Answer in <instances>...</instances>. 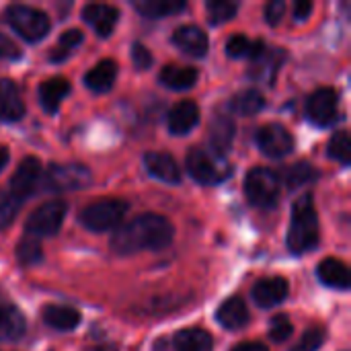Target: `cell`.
I'll list each match as a JSON object with an SVG mask.
<instances>
[{
  "label": "cell",
  "instance_id": "6da1fadb",
  "mask_svg": "<svg viewBox=\"0 0 351 351\" xmlns=\"http://www.w3.org/2000/svg\"><path fill=\"white\" fill-rule=\"evenodd\" d=\"M173 224L160 214H142L128 224L115 228L111 249L117 255H134L140 251H162L173 243Z\"/></svg>",
  "mask_w": 351,
  "mask_h": 351
},
{
  "label": "cell",
  "instance_id": "7a4b0ae2",
  "mask_svg": "<svg viewBox=\"0 0 351 351\" xmlns=\"http://www.w3.org/2000/svg\"><path fill=\"white\" fill-rule=\"evenodd\" d=\"M319 237H321L319 234V216L315 210L313 195L306 193V195L298 197L292 208V222H290L286 243L294 255H302L317 247Z\"/></svg>",
  "mask_w": 351,
  "mask_h": 351
},
{
  "label": "cell",
  "instance_id": "3957f363",
  "mask_svg": "<svg viewBox=\"0 0 351 351\" xmlns=\"http://www.w3.org/2000/svg\"><path fill=\"white\" fill-rule=\"evenodd\" d=\"M187 173L193 181L202 185H220L232 175V167L224 154H218L212 148L193 146L187 152Z\"/></svg>",
  "mask_w": 351,
  "mask_h": 351
},
{
  "label": "cell",
  "instance_id": "277c9868",
  "mask_svg": "<svg viewBox=\"0 0 351 351\" xmlns=\"http://www.w3.org/2000/svg\"><path fill=\"white\" fill-rule=\"evenodd\" d=\"M4 16H6V23L12 27V31L29 43L41 41L49 33V27H51L49 16L43 10L27 6V4H10Z\"/></svg>",
  "mask_w": 351,
  "mask_h": 351
},
{
  "label": "cell",
  "instance_id": "5b68a950",
  "mask_svg": "<svg viewBox=\"0 0 351 351\" xmlns=\"http://www.w3.org/2000/svg\"><path fill=\"white\" fill-rule=\"evenodd\" d=\"M282 191V181L280 177L265 169V167H255L247 173L245 177V195L251 206L269 210L278 204Z\"/></svg>",
  "mask_w": 351,
  "mask_h": 351
},
{
  "label": "cell",
  "instance_id": "8992f818",
  "mask_svg": "<svg viewBox=\"0 0 351 351\" xmlns=\"http://www.w3.org/2000/svg\"><path fill=\"white\" fill-rule=\"evenodd\" d=\"M128 212V204L121 199H101L88 204L78 214L80 224L90 232H109L121 226V220Z\"/></svg>",
  "mask_w": 351,
  "mask_h": 351
},
{
  "label": "cell",
  "instance_id": "52a82bcc",
  "mask_svg": "<svg viewBox=\"0 0 351 351\" xmlns=\"http://www.w3.org/2000/svg\"><path fill=\"white\" fill-rule=\"evenodd\" d=\"M66 212H68V206L64 199H49V202L41 204L27 218V224H25L27 234L35 237V239L53 237L60 230V226L66 218Z\"/></svg>",
  "mask_w": 351,
  "mask_h": 351
},
{
  "label": "cell",
  "instance_id": "ba28073f",
  "mask_svg": "<svg viewBox=\"0 0 351 351\" xmlns=\"http://www.w3.org/2000/svg\"><path fill=\"white\" fill-rule=\"evenodd\" d=\"M306 115L319 128H331L339 119V99L333 88H319L306 101Z\"/></svg>",
  "mask_w": 351,
  "mask_h": 351
},
{
  "label": "cell",
  "instance_id": "9c48e42d",
  "mask_svg": "<svg viewBox=\"0 0 351 351\" xmlns=\"http://www.w3.org/2000/svg\"><path fill=\"white\" fill-rule=\"evenodd\" d=\"M43 181L49 191H74L90 183V173L82 165H51Z\"/></svg>",
  "mask_w": 351,
  "mask_h": 351
},
{
  "label": "cell",
  "instance_id": "30bf717a",
  "mask_svg": "<svg viewBox=\"0 0 351 351\" xmlns=\"http://www.w3.org/2000/svg\"><path fill=\"white\" fill-rule=\"evenodd\" d=\"M257 146L269 158H284L294 150V138L284 125L267 123L257 132Z\"/></svg>",
  "mask_w": 351,
  "mask_h": 351
},
{
  "label": "cell",
  "instance_id": "8fae6325",
  "mask_svg": "<svg viewBox=\"0 0 351 351\" xmlns=\"http://www.w3.org/2000/svg\"><path fill=\"white\" fill-rule=\"evenodd\" d=\"M39 183H41V162L35 156H27L21 160L19 169L10 179V193L19 202H23L39 189Z\"/></svg>",
  "mask_w": 351,
  "mask_h": 351
},
{
  "label": "cell",
  "instance_id": "7c38bea8",
  "mask_svg": "<svg viewBox=\"0 0 351 351\" xmlns=\"http://www.w3.org/2000/svg\"><path fill=\"white\" fill-rule=\"evenodd\" d=\"M286 53L280 47H263L253 60H251V68H249V76L261 84H274V78L280 70V66L284 64Z\"/></svg>",
  "mask_w": 351,
  "mask_h": 351
},
{
  "label": "cell",
  "instance_id": "4fadbf2b",
  "mask_svg": "<svg viewBox=\"0 0 351 351\" xmlns=\"http://www.w3.org/2000/svg\"><path fill=\"white\" fill-rule=\"evenodd\" d=\"M82 19L99 37H109L119 21V10L111 4H86Z\"/></svg>",
  "mask_w": 351,
  "mask_h": 351
},
{
  "label": "cell",
  "instance_id": "5bb4252c",
  "mask_svg": "<svg viewBox=\"0 0 351 351\" xmlns=\"http://www.w3.org/2000/svg\"><path fill=\"white\" fill-rule=\"evenodd\" d=\"M290 286L284 278H265L253 286V300L261 308H274L288 298Z\"/></svg>",
  "mask_w": 351,
  "mask_h": 351
},
{
  "label": "cell",
  "instance_id": "9a60e30c",
  "mask_svg": "<svg viewBox=\"0 0 351 351\" xmlns=\"http://www.w3.org/2000/svg\"><path fill=\"white\" fill-rule=\"evenodd\" d=\"M144 167L146 171L162 181V183H169V185H177L181 183V171H179V165L175 162V158L167 152H146L144 154Z\"/></svg>",
  "mask_w": 351,
  "mask_h": 351
},
{
  "label": "cell",
  "instance_id": "2e32d148",
  "mask_svg": "<svg viewBox=\"0 0 351 351\" xmlns=\"http://www.w3.org/2000/svg\"><path fill=\"white\" fill-rule=\"evenodd\" d=\"M173 43L183 53L193 56V58H204L208 53V47H210L208 35L199 27H195V25H183V27H179L173 33Z\"/></svg>",
  "mask_w": 351,
  "mask_h": 351
},
{
  "label": "cell",
  "instance_id": "e0dca14e",
  "mask_svg": "<svg viewBox=\"0 0 351 351\" xmlns=\"http://www.w3.org/2000/svg\"><path fill=\"white\" fill-rule=\"evenodd\" d=\"M199 123V107L193 101H181L177 103L169 113V132L175 136L189 134Z\"/></svg>",
  "mask_w": 351,
  "mask_h": 351
},
{
  "label": "cell",
  "instance_id": "ac0fdd59",
  "mask_svg": "<svg viewBox=\"0 0 351 351\" xmlns=\"http://www.w3.org/2000/svg\"><path fill=\"white\" fill-rule=\"evenodd\" d=\"M216 319L226 331H239L249 325L251 317H249V308H247L245 300L239 296H232L226 302H222V306L216 313Z\"/></svg>",
  "mask_w": 351,
  "mask_h": 351
},
{
  "label": "cell",
  "instance_id": "d6986e66",
  "mask_svg": "<svg viewBox=\"0 0 351 351\" xmlns=\"http://www.w3.org/2000/svg\"><path fill=\"white\" fill-rule=\"evenodd\" d=\"M23 115L25 103L19 93V86L8 78H0V117L6 121H19Z\"/></svg>",
  "mask_w": 351,
  "mask_h": 351
},
{
  "label": "cell",
  "instance_id": "ffe728a7",
  "mask_svg": "<svg viewBox=\"0 0 351 351\" xmlns=\"http://www.w3.org/2000/svg\"><path fill=\"white\" fill-rule=\"evenodd\" d=\"M68 93H70V82L64 76L47 78L37 90L39 103L47 113H58V109H60L62 101L68 97Z\"/></svg>",
  "mask_w": 351,
  "mask_h": 351
},
{
  "label": "cell",
  "instance_id": "44dd1931",
  "mask_svg": "<svg viewBox=\"0 0 351 351\" xmlns=\"http://www.w3.org/2000/svg\"><path fill=\"white\" fill-rule=\"evenodd\" d=\"M237 136V125L234 119L230 115H214L212 125H210V142H212V150H216L218 154H224L226 150H230L232 142Z\"/></svg>",
  "mask_w": 351,
  "mask_h": 351
},
{
  "label": "cell",
  "instance_id": "7402d4cb",
  "mask_svg": "<svg viewBox=\"0 0 351 351\" xmlns=\"http://www.w3.org/2000/svg\"><path fill=\"white\" fill-rule=\"evenodd\" d=\"M317 276H319V280H321L325 286L335 288V290H348L351 284L350 267H348L343 261L331 259V257L325 259V261L319 265Z\"/></svg>",
  "mask_w": 351,
  "mask_h": 351
},
{
  "label": "cell",
  "instance_id": "603a6c76",
  "mask_svg": "<svg viewBox=\"0 0 351 351\" xmlns=\"http://www.w3.org/2000/svg\"><path fill=\"white\" fill-rule=\"evenodd\" d=\"M158 80L171 88V90H187L197 82V70L191 66H179V64H169L160 70Z\"/></svg>",
  "mask_w": 351,
  "mask_h": 351
},
{
  "label": "cell",
  "instance_id": "cb8c5ba5",
  "mask_svg": "<svg viewBox=\"0 0 351 351\" xmlns=\"http://www.w3.org/2000/svg\"><path fill=\"white\" fill-rule=\"evenodd\" d=\"M115 78H117V64L113 60H101L93 70L86 72L84 84L93 93H107L111 90Z\"/></svg>",
  "mask_w": 351,
  "mask_h": 351
},
{
  "label": "cell",
  "instance_id": "d4e9b609",
  "mask_svg": "<svg viewBox=\"0 0 351 351\" xmlns=\"http://www.w3.org/2000/svg\"><path fill=\"white\" fill-rule=\"evenodd\" d=\"M25 335V317L12 304H0V341H16Z\"/></svg>",
  "mask_w": 351,
  "mask_h": 351
},
{
  "label": "cell",
  "instance_id": "484cf974",
  "mask_svg": "<svg viewBox=\"0 0 351 351\" xmlns=\"http://www.w3.org/2000/svg\"><path fill=\"white\" fill-rule=\"evenodd\" d=\"M43 321L56 331H72L80 323V313L70 306H58L49 304L43 308Z\"/></svg>",
  "mask_w": 351,
  "mask_h": 351
},
{
  "label": "cell",
  "instance_id": "4316f807",
  "mask_svg": "<svg viewBox=\"0 0 351 351\" xmlns=\"http://www.w3.org/2000/svg\"><path fill=\"white\" fill-rule=\"evenodd\" d=\"M142 16L148 19H165L175 12L185 10L187 2L185 0H136L132 4Z\"/></svg>",
  "mask_w": 351,
  "mask_h": 351
},
{
  "label": "cell",
  "instance_id": "83f0119b",
  "mask_svg": "<svg viewBox=\"0 0 351 351\" xmlns=\"http://www.w3.org/2000/svg\"><path fill=\"white\" fill-rule=\"evenodd\" d=\"M212 335L204 329H183L173 339L175 351H212Z\"/></svg>",
  "mask_w": 351,
  "mask_h": 351
},
{
  "label": "cell",
  "instance_id": "f1b7e54d",
  "mask_svg": "<svg viewBox=\"0 0 351 351\" xmlns=\"http://www.w3.org/2000/svg\"><path fill=\"white\" fill-rule=\"evenodd\" d=\"M265 107V97L255 90V88H249V90H243L239 93L232 101H230V109L241 115V117H251V115H257L261 109Z\"/></svg>",
  "mask_w": 351,
  "mask_h": 351
},
{
  "label": "cell",
  "instance_id": "f546056e",
  "mask_svg": "<svg viewBox=\"0 0 351 351\" xmlns=\"http://www.w3.org/2000/svg\"><path fill=\"white\" fill-rule=\"evenodd\" d=\"M82 39H84V35H82V31H78V29H68V31H64L62 37H60V41H58V45L49 51V60H51V62H64V60L82 43Z\"/></svg>",
  "mask_w": 351,
  "mask_h": 351
},
{
  "label": "cell",
  "instance_id": "4dcf8cb0",
  "mask_svg": "<svg viewBox=\"0 0 351 351\" xmlns=\"http://www.w3.org/2000/svg\"><path fill=\"white\" fill-rule=\"evenodd\" d=\"M263 47H265L263 41H251L245 35H234L226 43V53L230 58H251L253 60Z\"/></svg>",
  "mask_w": 351,
  "mask_h": 351
},
{
  "label": "cell",
  "instance_id": "1f68e13d",
  "mask_svg": "<svg viewBox=\"0 0 351 351\" xmlns=\"http://www.w3.org/2000/svg\"><path fill=\"white\" fill-rule=\"evenodd\" d=\"M317 177H319V171L311 162H296L290 169H286V173H284L286 185L290 189H296L300 185H306V183L315 181Z\"/></svg>",
  "mask_w": 351,
  "mask_h": 351
},
{
  "label": "cell",
  "instance_id": "d6a6232c",
  "mask_svg": "<svg viewBox=\"0 0 351 351\" xmlns=\"http://www.w3.org/2000/svg\"><path fill=\"white\" fill-rule=\"evenodd\" d=\"M329 158L341 162L343 167L351 165V140L348 132H335L333 138L329 140V148H327Z\"/></svg>",
  "mask_w": 351,
  "mask_h": 351
},
{
  "label": "cell",
  "instance_id": "836d02e7",
  "mask_svg": "<svg viewBox=\"0 0 351 351\" xmlns=\"http://www.w3.org/2000/svg\"><path fill=\"white\" fill-rule=\"evenodd\" d=\"M16 259L21 265H35L43 259V249L39 239L35 237H25L19 245H16Z\"/></svg>",
  "mask_w": 351,
  "mask_h": 351
},
{
  "label": "cell",
  "instance_id": "e575fe53",
  "mask_svg": "<svg viewBox=\"0 0 351 351\" xmlns=\"http://www.w3.org/2000/svg\"><path fill=\"white\" fill-rule=\"evenodd\" d=\"M206 8H208L210 21H212L214 25L226 23V21L234 19L237 12H239V4L232 2V0H210V2L206 4Z\"/></svg>",
  "mask_w": 351,
  "mask_h": 351
},
{
  "label": "cell",
  "instance_id": "d590c367",
  "mask_svg": "<svg viewBox=\"0 0 351 351\" xmlns=\"http://www.w3.org/2000/svg\"><path fill=\"white\" fill-rule=\"evenodd\" d=\"M21 204L10 191H2L0 189V230L8 228L12 224V220L16 218L19 210H21Z\"/></svg>",
  "mask_w": 351,
  "mask_h": 351
},
{
  "label": "cell",
  "instance_id": "8d00e7d4",
  "mask_svg": "<svg viewBox=\"0 0 351 351\" xmlns=\"http://www.w3.org/2000/svg\"><path fill=\"white\" fill-rule=\"evenodd\" d=\"M325 339H327V333H325L323 327H311V329L302 335V339L294 346V350L292 351H319L323 348Z\"/></svg>",
  "mask_w": 351,
  "mask_h": 351
},
{
  "label": "cell",
  "instance_id": "74e56055",
  "mask_svg": "<svg viewBox=\"0 0 351 351\" xmlns=\"http://www.w3.org/2000/svg\"><path fill=\"white\" fill-rule=\"evenodd\" d=\"M292 323L286 315H276L271 321H269V337L276 341V343H284L286 339H290L292 335Z\"/></svg>",
  "mask_w": 351,
  "mask_h": 351
},
{
  "label": "cell",
  "instance_id": "f35d334b",
  "mask_svg": "<svg viewBox=\"0 0 351 351\" xmlns=\"http://www.w3.org/2000/svg\"><path fill=\"white\" fill-rule=\"evenodd\" d=\"M132 62L138 70H148L154 62L152 53L142 45V43H134L132 45Z\"/></svg>",
  "mask_w": 351,
  "mask_h": 351
},
{
  "label": "cell",
  "instance_id": "ab89813d",
  "mask_svg": "<svg viewBox=\"0 0 351 351\" xmlns=\"http://www.w3.org/2000/svg\"><path fill=\"white\" fill-rule=\"evenodd\" d=\"M284 14H286V2H284V0H274V2H269V4L265 6V21H267L271 27L280 25L282 19H284Z\"/></svg>",
  "mask_w": 351,
  "mask_h": 351
},
{
  "label": "cell",
  "instance_id": "60d3db41",
  "mask_svg": "<svg viewBox=\"0 0 351 351\" xmlns=\"http://www.w3.org/2000/svg\"><path fill=\"white\" fill-rule=\"evenodd\" d=\"M16 58H21L19 47L0 33V60H16Z\"/></svg>",
  "mask_w": 351,
  "mask_h": 351
},
{
  "label": "cell",
  "instance_id": "b9f144b4",
  "mask_svg": "<svg viewBox=\"0 0 351 351\" xmlns=\"http://www.w3.org/2000/svg\"><path fill=\"white\" fill-rule=\"evenodd\" d=\"M311 12H313V2H308V0H298V2H296V6H294V16H296V21L308 19Z\"/></svg>",
  "mask_w": 351,
  "mask_h": 351
},
{
  "label": "cell",
  "instance_id": "7bdbcfd3",
  "mask_svg": "<svg viewBox=\"0 0 351 351\" xmlns=\"http://www.w3.org/2000/svg\"><path fill=\"white\" fill-rule=\"evenodd\" d=\"M232 351H269L265 346H261V343H241V346H237Z\"/></svg>",
  "mask_w": 351,
  "mask_h": 351
},
{
  "label": "cell",
  "instance_id": "ee69618b",
  "mask_svg": "<svg viewBox=\"0 0 351 351\" xmlns=\"http://www.w3.org/2000/svg\"><path fill=\"white\" fill-rule=\"evenodd\" d=\"M8 160H10V152H8V148L0 146V171H4V169H6Z\"/></svg>",
  "mask_w": 351,
  "mask_h": 351
}]
</instances>
